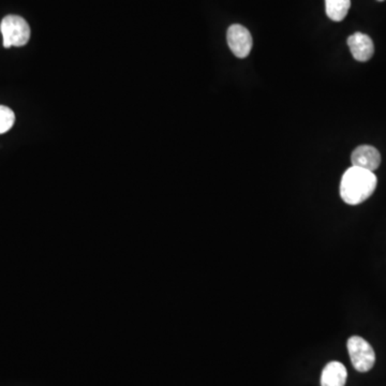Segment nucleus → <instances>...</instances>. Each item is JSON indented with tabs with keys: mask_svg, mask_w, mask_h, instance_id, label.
<instances>
[{
	"mask_svg": "<svg viewBox=\"0 0 386 386\" xmlns=\"http://www.w3.org/2000/svg\"><path fill=\"white\" fill-rule=\"evenodd\" d=\"M3 34L4 46H23L30 39V27L23 18L18 15H7L0 24Z\"/></svg>",
	"mask_w": 386,
	"mask_h": 386,
	"instance_id": "obj_2",
	"label": "nucleus"
},
{
	"mask_svg": "<svg viewBox=\"0 0 386 386\" xmlns=\"http://www.w3.org/2000/svg\"><path fill=\"white\" fill-rule=\"evenodd\" d=\"M347 373L343 364L331 361L325 366L321 375V386H345Z\"/></svg>",
	"mask_w": 386,
	"mask_h": 386,
	"instance_id": "obj_7",
	"label": "nucleus"
},
{
	"mask_svg": "<svg viewBox=\"0 0 386 386\" xmlns=\"http://www.w3.org/2000/svg\"><path fill=\"white\" fill-rule=\"evenodd\" d=\"M378 1H384V0H378Z\"/></svg>",
	"mask_w": 386,
	"mask_h": 386,
	"instance_id": "obj_10",
	"label": "nucleus"
},
{
	"mask_svg": "<svg viewBox=\"0 0 386 386\" xmlns=\"http://www.w3.org/2000/svg\"><path fill=\"white\" fill-rule=\"evenodd\" d=\"M353 367L359 373H367L373 369L375 363V353L373 347L365 339L352 336L347 343Z\"/></svg>",
	"mask_w": 386,
	"mask_h": 386,
	"instance_id": "obj_3",
	"label": "nucleus"
},
{
	"mask_svg": "<svg viewBox=\"0 0 386 386\" xmlns=\"http://www.w3.org/2000/svg\"><path fill=\"white\" fill-rule=\"evenodd\" d=\"M15 115L9 107L0 105V134L6 133L13 127Z\"/></svg>",
	"mask_w": 386,
	"mask_h": 386,
	"instance_id": "obj_9",
	"label": "nucleus"
},
{
	"mask_svg": "<svg viewBox=\"0 0 386 386\" xmlns=\"http://www.w3.org/2000/svg\"><path fill=\"white\" fill-rule=\"evenodd\" d=\"M375 173L351 166L341 178L340 197L347 204L359 205L373 196L377 188Z\"/></svg>",
	"mask_w": 386,
	"mask_h": 386,
	"instance_id": "obj_1",
	"label": "nucleus"
},
{
	"mask_svg": "<svg viewBox=\"0 0 386 386\" xmlns=\"http://www.w3.org/2000/svg\"><path fill=\"white\" fill-rule=\"evenodd\" d=\"M351 161H352V166L373 172L381 164V154L373 146L361 145L355 148L354 152H352Z\"/></svg>",
	"mask_w": 386,
	"mask_h": 386,
	"instance_id": "obj_5",
	"label": "nucleus"
},
{
	"mask_svg": "<svg viewBox=\"0 0 386 386\" xmlns=\"http://www.w3.org/2000/svg\"><path fill=\"white\" fill-rule=\"evenodd\" d=\"M350 7L351 0H325V11L334 22L343 21Z\"/></svg>",
	"mask_w": 386,
	"mask_h": 386,
	"instance_id": "obj_8",
	"label": "nucleus"
},
{
	"mask_svg": "<svg viewBox=\"0 0 386 386\" xmlns=\"http://www.w3.org/2000/svg\"><path fill=\"white\" fill-rule=\"evenodd\" d=\"M347 46L357 62H368L375 53V46L371 36L361 32H355L349 36Z\"/></svg>",
	"mask_w": 386,
	"mask_h": 386,
	"instance_id": "obj_6",
	"label": "nucleus"
},
{
	"mask_svg": "<svg viewBox=\"0 0 386 386\" xmlns=\"http://www.w3.org/2000/svg\"><path fill=\"white\" fill-rule=\"evenodd\" d=\"M227 41L233 54L239 58H246L253 48L251 34L247 28L239 24L229 26L227 32Z\"/></svg>",
	"mask_w": 386,
	"mask_h": 386,
	"instance_id": "obj_4",
	"label": "nucleus"
}]
</instances>
